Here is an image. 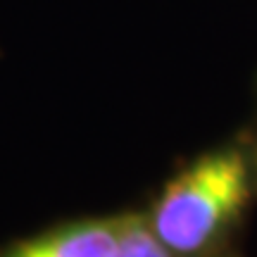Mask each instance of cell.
<instances>
[{
	"label": "cell",
	"instance_id": "cell-1",
	"mask_svg": "<svg viewBox=\"0 0 257 257\" xmlns=\"http://www.w3.org/2000/svg\"><path fill=\"white\" fill-rule=\"evenodd\" d=\"M252 181L250 157L240 148L207 153L167 184L150 229L172 255H193L238 217L252 195Z\"/></svg>",
	"mask_w": 257,
	"mask_h": 257
},
{
	"label": "cell",
	"instance_id": "cell-3",
	"mask_svg": "<svg viewBox=\"0 0 257 257\" xmlns=\"http://www.w3.org/2000/svg\"><path fill=\"white\" fill-rule=\"evenodd\" d=\"M112 257H172V252L157 240L150 224L141 221L138 217H128L119 248Z\"/></svg>",
	"mask_w": 257,
	"mask_h": 257
},
{
	"label": "cell",
	"instance_id": "cell-2",
	"mask_svg": "<svg viewBox=\"0 0 257 257\" xmlns=\"http://www.w3.org/2000/svg\"><path fill=\"white\" fill-rule=\"evenodd\" d=\"M128 217L62 224L0 248V257H112Z\"/></svg>",
	"mask_w": 257,
	"mask_h": 257
}]
</instances>
